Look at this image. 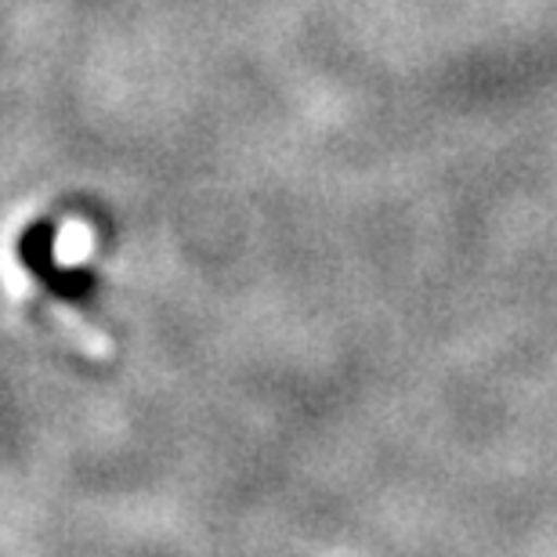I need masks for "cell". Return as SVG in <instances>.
<instances>
[{
    "mask_svg": "<svg viewBox=\"0 0 557 557\" xmlns=\"http://www.w3.org/2000/svg\"><path fill=\"white\" fill-rule=\"evenodd\" d=\"M48 311H51L54 326L65 330V337H70L76 348H84L87 355H98V359L109 355V341L91 326V322H84L81 315H76L70 305H48Z\"/></svg>",
    "mask_w": 557,
    "mask_h": 557,
    "instance_id": "obj_1",
    "label": "cell"
},
{
    "mask_svg": "<svg viewBox=\"0 0 557 557\" xmlns=\"http://www.w3.org/2000/svg\"><path fill=\"white\" fill-rule=\"evenodd\" d=\"M91 247V243H87V236L81 228H73L70 232V239H59V258L62 261H73V258H81V253Z\"/></svg>",
    "mask_w": 557,
    "mask_h": 557,
    "instance_id": "obj_2",
    "label": "cell"
}]
</instances>
